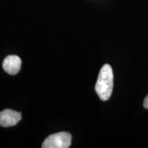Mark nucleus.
<instances>
[{
  "label": "nucleus",
  "instance_id": "f257e3e1",
  "mask_svg": "<svg viewBox=\"0 0 148 148\" xmlns=\"http://www.w3.org/2000/svg\"><path fill=\"white\" fill-rule=\"evenodd\" d=\"M114 75L112 69L108 64H104L99 71L95 89L99 99L102 101L109 99L113 89Z\"/></svg>",
  "mask_w": 148,
  "mask_h": 148
},
{
  "label": "nucleus",
  "instance_id": "7ed1b4c3",
  "mask_svg": "<svg viewBox=\"0 0 148 148\" xmlns=\"http://www.w3.org/2000/svg\"><path fill=\"white\" fill-rule=\"evenodd\" d=\"M21 119V113L16 111L10 109H5L0 112V125L2 127L13 126Z\"/></svg>",
  "mask_w": 148,
  "mask_h": 148
},
{
  "label": "nucleus",
  "instance_id": "f03ea898",
  "mask_svg": "<svg viewBox=\"0 0 148 148\" xmlns=\"http://www.w3.org/2000/svg\"><path fill=\"white\" fill-rule=\"evenodd\" d=\"M71 144V135L61 132L49 135L42 144V148H68Z\"/></svg>",
  "mask_w": 148,
  "mask_h": 148
},
{
  "label": "nucleus",
  "instance_id": "39448f33",
  "mask_svg": "<svg viewBox=\"0 0 148 148\" xmlns=\"http://www.w3.org/2000/svg\"><path fill=\"white\" fill-rule=\"evenodd\" d=\"M143 107L146 109H148V95L146 96L143 101Z\"/></svg>",
  "mask_w": 148,
  "mask_h": 148
},
{
  "label": "nucleus",
  "instance_id": "20e7f679",
  "mask_svg": "<svg viewBox=\"0 0 148 148\" xmlns=\"http://www.w3.org/2000/svg\"><path fill=\"white\" fill-rule=\"evenodd\" d=\"M21 60L18 56L10 55L5 57L3 61V69L7 73L15 75L20 71Z\"/></svg>",
  "mask_w": 148,
  "mask_h": 148
}]
</instances>
